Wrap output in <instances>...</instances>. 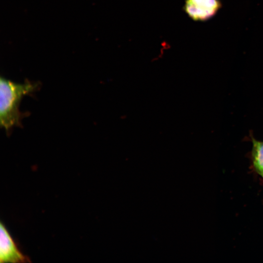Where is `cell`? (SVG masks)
<instances>
[{
	"instance_id": "obj_1",
	"label": "cell",
	"mask_w": 263,
	"mask_h": 263,
	"mask_svg": "<svg viewBox=\"0 0 263 263\" xmlns=\"http://www.w3.org/2000/svg\"><path fill=\"white\" fill-rule=\"evenodd\" d=\"M39 85L28 80L24 83H18L0 77V124L7 134L13 127L21 126V120L24 115L19 110L20 101L24 95L36 92Z\"/></svg>"
},
{
	"instance_id": "obj_2",
	"label": "cell",
	"mask_w": 263,
	"mask_h": 263,
	"mask_svg": "<svg viewBox=\"0 0 263 263\" xmlns=\"http://www.w3.org/2000/svg\"><path fill=\"white\" fill-rule=\"evenodd\" d=\"M222 6L220 0H186L183 9L193 20L205 21L215 16Z\"/></svg>"
},
{
	"instance_id": "obj_3",
	"label": "cell",
	"mask_w": 263,
	"mask_h": 263,
	"mask_svg": "<svg viewBox=\"0 0 263 263\" xmlns=\"http://www.w3.org/2000/svg\"><path fill=\"white\" fill-rule=\"evenodd\" d=\"M0 262L2 263L30 262L19 250L11 235L2 223L0 224Z\"/></svg>"
},
{
	"instance_id": "obj_4",
	"label": "cell",
	"mask_w": 263,
	"mask_h": 263,
	"mask_svg": "<svg viewBox=\"0 0 263 263\" xmlns=\"http://www.w3.org/2000/svg\"><path fill=\"white\" fill-rule=\"evenodd\" d=\"M251 162L254 170L261 176L263 174V141L252 138Z\"/></svg>"
},
{
	"instance_id": "obj_5",
	"label": "cell",
	"mask_w": 263,
	"mask_h": 263,
	"mask_svg": "<svg viewBox=\"0 0 263 263\" xmlns=\"http://www.w3.org/2000/svg\"><path fill=\"white\" fill-rule=\"evenodd\" d=\"M263 179V174L261 176Z\"/></svg>"
}]
</instances>
